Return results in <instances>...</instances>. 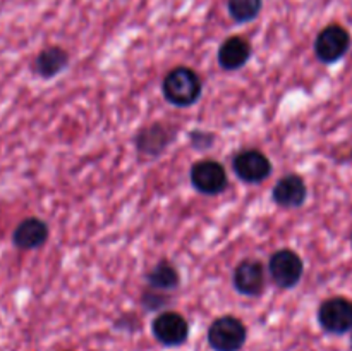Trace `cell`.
Returning <instances> with one entry per match:
<instances>
[{"mask_svg": "<svg viewBox=\"0 0 352 351\" xmlns=\"http://www.w3.org/2000/svg\"><path fill=\"white\" fill-rule=\"evenodd\" d=\"M162 92L168 103L175 107H189L198 102L203 92L201 78L192 69L175 67L168 72L162 83Z\"/></svg>", "mask_w": 352, "mask_h": 351, "instance_id": "1", "label": "cell"}, {"mask_svg": "<svg viewBox=\"0 0 352 351\" xmlns=\"http://www.w3.org/2000/svg\"><path fill=\"white\" fill-rule=\"evenodd\" d=\"M246 337V326L232 315L220 317L208 329V343L215 351H239Z\"/></svg>", "mask_w": 352, "mask_h": 351, "instance_id": "2", "label": "cell"}, {"mask_svg": "<svg viewBox=\"0 0 352 351\" xmlns=\"http://www.w3.org/2000/svg\"><path fill=\"white\" fill-rule=\"evenodd\" d=\"M351 48V34L340 24H329L315 40V54L323 64H336Z\"/></svg>", "mask_w": 352, "mask_h": 351, "instance_id": "3", "label": "cell"}, {"mask_svg": "<svg viewBox=\"0 0 352 351\" xmlns=\"http://www.w3.org/2000/svg\"><path fill=\"white\" fill-rule=\"evenodd\" d=\"M318 322L329 334H346L352 330V301L344 296L325 299L318 308Z\"/></svg>", "mask_w": 352, "mask_h": 351, "instance_id": "4", "label": "cell"}, {"mask_svg": "<svg viewBox=\"0 0 352 351\" xmlns=\"http://www.w3.org/2000/svg\"><path fill=\"white\" fill-rule=\"evenodd\" d=\"M302 270H305V265H302L301 257L296 251L284 248V250L275 251L270 257L268 272H270L272 279L278 288H294L301 281Z\"/></svg>", "mask_w": 352, "mask_h": 351, "instance_id": "5", "label": "cell"}, {"mask_svg": "<svg viewBox=\"0 0 352 351\" xmlns=\"http://www.w3.org/2000/svg\"><path fill=\"white\" fill-rule=\"evenodd\" d=\"M191 182L203 195H219L227 188L229 179L222 164L205 158L191 167Z\"/></svg>", "mask_w": 352, "mask_h": 351, "instance_id": "6", "label": "cell"}, {"mask_svg": "<svg viewBox=\"0 0 352 351\" xmlns=\"http://www.w3.org/2000/svg\"><path fill=\"white\" fill-rule=\"evenodd\" d=\"M234 172L237 178L250 184H258L272 174V164L265 153L258 150H243L234 157Z\"/></svg>", "mask_w": 352, "mask_h": 351, "instance_id": "7", "label": "cell"}, {"mask_svg": "<svg viewBox=\"0 0 352 351\" xmlns=\"http://www.w3.org/2000/svg\"><path fill=\"white\" fill-rule=\"evenodd\" d=\"M153 336L164 346H181L189 336L188 320L175 312H164L153 320Z\"/></svg>", "mask_w": 352, "mask_h": 351, "instance_id": "8", "label": "cell"}, {"mask_svg": "<svg viewBox=\"0 0 352 351\" xmlns=\"http://www.w3.org/2000/svg\"><path fill=\"white\" fill-rule=\"evenodd\" d=\"M265 267L261 262L246 258L234 270V288L244 296H260L265 291Z\"/></svg>", "mask_w": 352, "mask_h": 351, "instance_id": "9", "label": "cell"}, {"mask_svg": "<svg viewBox=\"0 0 352 351\" xmlns=\"http://www.w3.org/2000/svg\"><path fill=\"white\" fill-rule=\"evenodd\" d=\"M48 240V226L41 219L28 217L21 220L12 233L14 246L19 250H36Z\"/></svg>", "mask_w": 352, "mask_h": 351, "instance_id": "10", "label": "cell"}, {"mask_svg": "<svg viewBox=\"0 0 352 351\" xmlns=\"http://www.w3.org/2000/svg\"><path fill=\"white\" fill-rule=\"evenodd\" d=\"M306 196H308L306 182L298 174L284 176L274 188L275 203L284 209H298L305 203Z\"/></svg>", "mask_w": 352, "mask_h": 351, "instance_id": "11", "label": "cell"}, {"mask_svg": "<svg viewBox=\"0 0 352 351\" xmlns=\"http://www.w3.org/2000/svg\"><path fill=\"white\" fill-rule=\"evenodd\" d=\"M251 43L244 36H229L219 48V64L226 71H237L251 57Z\"/></svg>", "mask_w": 352, "mask_h": 351, "instance_id": "12", "label": "cell"}, {"mask_svg": "<svg viewBox=\"0 0 352 351\" xmlns=\"http://www.w3.org/2000/svg\"><path fill=\"white\" fill-rule=\"evenodd\" d=\"M67 64L69 55L64 48L48 47L38 54L36 61H34V71H36L38 76L48 79L64 71L67 67Z\"/></svg>", "mask_w": 352, "mask_h": 351, "instance_id": "13", "label": "cell"}, {"mask_svg": "<svg viewBox=\"0 0 352 351\" xmlns=\"http://www.w3.org/2000/svg\"><path fill=\"white\" fill-rule=\"evenodd\" d=\"M172 140L170 131L162 124H153V126L146 127L141 131L136 138L138 150L148 155H158L165 150Z\"/></svg>", "mask_w": 352, "mask_h": 351, "instance_id": "14", "label": "cell"}, {"mask_svg": "<svg viewBox=\"0 0 352 351\" xmlns=\"http://www.w3.org/2000/svg\"><path fill=\"white\" fill-rule=\"evenodd\" d=\"M146 281L148 284L151 286L153 289H158V291H165V289H174L179 286V272L170 262L162 260L151 268L150 272L146 274Z\"/></svg>", "mask_w": 352, "mask_h": 351, "instance_id": "15", "label": "cell"}, {"mask_svg": "<svg viewBox=\"0 0 352 351\" xmlns=\"http://www.w3.org/2000/svg\"><path fill=\"white\" fill-rule=\"evenodd\" d=\"M263 0H227V9L236 23H250L261 12Z\"/></svg>", "mask_w": 352, "mask_h": 351, "instance_id": "16", "label": "cell"}, {"mask_svg": "<svg viewBox=\"0 0 352 351\" xmlns=\"http://www.w3.org/2000/svg\"><path fill=\"white\" fill-rule=\"evenodd\" d=\"M351 346H352V336H351Z\"/></svg>", "mask_w": 352, "mask_h": 351, "instance_id": "17", "label": "cell"}, {"mask_svg": "<svg viewBox=\"0 0 352 351\" xmlns=\"http://www.w3.org/2000/svg\"><path fill=\"white\" fill-rule=\"evenodd\" d=\"M351 241H352V233H351Z\"/></svg>", "mask_w": 352, "mask_h": 351, "instance_id": "18", "label": "cell"}]
</instances>
